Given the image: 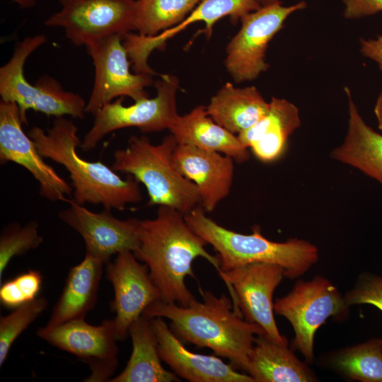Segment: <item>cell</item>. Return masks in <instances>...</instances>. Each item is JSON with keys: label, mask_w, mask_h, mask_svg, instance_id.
Segmentation results:
<instances>
[{"label": "cell", "mask_w": 382, "mask_h": 382, "mask_svg": "<svg viewBox=\"0 0 382 382\" xmlns=\"http://www.w3.org/2000/svg\"><path fill=\"white\" fill-rule=\"evenodd\" d=\"M344 299L349 307L368 304L382 311V277L370 272L361 273Z\"/></svg>", "instance_id": "cell-32"}, {"label": "cell", "mask_w": 382, "mask_h": 382, "mask_svg": "<svg viewBox=\"0 0 382 382\" xmlns=\"http://www.w3.org/2000/svg\"><path fill=\"white\" fill-rule=\"evenodd\" d=\"M301 1L284 6L280 1L243 16L238 32L226 46L225 67L236 83L252 81L269 68L266 52L274 36L292 13L306 8Z\"/></svg>", "instance_id": "cell-9"}, {"label": "cell", "mask_w": 382, "mask_h": 382, "mask_svg": "<svg viewBox=\"0 0 382 382\" xmlns=\"http://www.w3.org/2000/svg\"><path fill=\"white\" fill-rule=\"evenodd\" d=\"M178 143L170 134L158 144L146 136L130 137L125 149L113 153L112 168L132 176L146 189L149 206H165L185 214L201 204L197 186L173 163Z\"/></svg>", "instance_id": "cell-5"}, {"label": "cell", "mask_w": 382, "mask_h": 382, "mask_svg": "<svg viewBox=\"0 0 382 382\" xmlns=\"http://www.w3.org/2000/svg\"><path fill=\"white\" fill-rule=\"evenodd\" d=\"M168 130L179 144L219 152L238 163L250 158L248 149L238 136L215 122L204 105H198L184 115H178Z\"/></svg>", "instance_id": "cell-21"}, {"label": "cell", "mask_w": 382, "mask_h": 382, "mask_svg": "<svg viewBox=\"0 0 382 382\" xmlns=\"http://www.w3.org/2000/svg\"><path fill=\"white\" fill-rule=\"evenodd\" d=\"M233 161L219 152L179 144L173 154L176 169L197 186L200 205L207 212H213L229 194Z\"/></svg>", "instance_id": "cell-19"}, {"label": "cell", "mask_w": 382, "mask_h": 382, "mask_svg": "<svg viewBox=\"0 0 382 382\" xmlns=\"http://www.w3.org/2000/svg\"><path fill=\"white\" fill-rule=\"evenodd\" d=\"M349 309L344 295L328 279L316 276L298 281L289 293L274 303V312L286 318L295 336L291 346L311 364L314 359V337L330 317H343Z\"/></svg>", "instance_id": "cell-7"}, {"label": "cell", "mask_w": 382, "mask_h": 382, "mask_svg": "<svg viewBox=\"0 0 382 382\" xmlns=\"http://www.w3.org/2000/svg\"><path fill=\"white\" fill-rule=\"evenodd\" d=\"M345 91L348 98L347 131L343 142L331 151V158L358 169L382 185V134L365 122L350 89L345 87Z\"/></svg>", "instance_id": "cell-22"}, {"label": "cell", "mask_w": 382, "mask_h": 382, "mask_svg": "<svg viewBox=\"0 0 382 382\" xmlns=\"http://www.w3.org/2000/svg\"><path fill=\"white\" fill-rule=\"evenodd\" d=\"M104 263L91 255L71 267L46 328L76 319H84L95 306Z\"/></svg>", "instance_id": "cell-23"}, {"label": "cell", "mask_w": 382, "mask_h": 382, "mask_svg": "<svg viewBox=\"0 0 382 382\" xmlns=\"http://www.w3.org/2000/svg\"><path fill=\"white\" fill-rule=\"evenodd\" d=\"M374 114L376 115L378 127L382 130V92L379 94L374 107Z\"/></svg>", "instance_id": "cell-35"}, {"label": "cell", "mask_w": 382, "mask_h": 382, "mask_svg": "<svg viewBox=\"0 0 382 382\" xmlns=\"http://www.w3.org/2000/svg\"><path fill=\"white\" fill-rule=\"evenodd\" d=\"M246 373L254 382H312L317 377L288 345H280L265 334L254 342Z\"/></svg>", "instance_id": "cell-24"}, {"label": "cell", "mask_w": 382, "mask_h": 382, "mask_svg": "<svg viewBox=\"0 0 382 382\" xmlns=\"http://www.w3.org/2000/svg\"><path fill=\"white\" fill-rule=\"evenodd\" d=\"M256 1H257V3H258L261 6H267V5L274 4V3H275V2H277V1H279V0H256Z\"/></svg>", "instance_id": "cell-37"}, {"label": "cell", "mask_w": 382, "mask_h": 382, "mask_svg": "<svg viewBox=\"0 0 382 382\" xmlns=\"http://www.w3.org/2000/svg\"><path fill=\"white\" fill-rule=\"evenodd\" d=\"M59 11L47 18L50 27L64 29L74 45L86 47L112 35L135 30L136 0H59Z\"/></svg>", "instance_id": "cell-10"}, {"label": "cell", "mask_w": 382, "mask_h": 382, "mask_svg": "<svg viewBox=\"0 0 382 382\" xmlns=\"http://www.w3.org/2000/svg\"><path fill=\"white\" fill-rule=\"evenodd\" d=\"M45 41L44 35H37L17 44L11 58L0 69L1 100L16 103L22 122L25 125L29 110L56 117L69 115L83 118L86 104L79 94L64 90L50 76H42L32 85L24 76L28 57Z\"/></svg>", "instance_id": "cell-6"}, {"label": "cell", "mask_w": 382, "mask_h": 382, "mask_svg": "<svg viewBox=\"0 0 382 382\" xmlns=\"http://www.w3.org/2000/svg\"><path fill=\"white\" fill-rule=\"evenodd\" d=\"M344 17L359 19L382 11V0H343Z\"/></svg>", "instance_id": "cell-33"}, {"label": "cell", "mask_w": 382, "mask_h": 382, "mask_svg": "<svg viewBox=\"0 0 382 382\" xmlns=\"http://www.w3.org/2000/svg\"><path fill=\"white\" fill-rule=\"evenodd\" d=\"M184 217L190 227L217 253L219 271L253 262H267L283 267L285 277L295 279L307 272L319 258L318 248L309 241L299 238L272 241L262 234L257 226L253 227L250 234L239 233L207 216L201 205Z\"/></svg>", "instance_id": "cell-4"}, {"label": "cell", "mask_w": 382, "mask_h": 382, "mask_svg": "<svg viewBox=\"0 0 382 382\" xmlns=\"http://www.w3.org/2000/svg\"><path fill=\"white\" fill-rule=\"evenodd\" d=\"M139 245L133 253L149 268L161 301L187 306L195 300L185 285L187 276L195 279L192 262L202 257L217 271V256L205 249L207 243L186 222L180 212L159 206L155 218L139 220Z\"/></svg>", "instance_id": "cell-1"}, {"label": "cell", "mask_w": 382, "mask_h": 382, "mask_svg": "<svg viewBox=\"0 0 382 382\" xmlns=\"http://www.w3.org/2000/svg\"><path fill=\"white\" fill-rule=\"evenodd\" d=\"M132 352L124 370L110 382H171L178 376L161 364L158 342L151 318L144 315L133 322L129 329Z\"/></svg>", "instance_id": "cell-26"}, {"label": "cell", "mask_w": 382, "mask_h": 382, "mask_svg": "<svg viewBox=\"0 0 382 382\" xmlns=\"http://www.w3.org/2000/svg\"><path fill=\"white\" fill-rule=\"evenodd\" d=\"M66 202L69 206L59 217L82 237L86 254L107 264L115 254L137 249L139 219H120L105 208L93 212L74 199H67Z\"/></svg>", "instance_id": "cell-16"}, {"label": "cell", "mask_w": 382, "mask_h": 382, "mask_svg": "<svg viewBox=\"0 0 382 382\" xmlns=\"http://www.w3.org/2000/svg\"><path fill=\"white\" fill-rule=\"evenodd\" d=\"M256 0H202L180 23L154 36H143L129 33L125 35L124 45L134 64L137 74H156L148 65L151 52L163 47L166 42L194 23L203 21L207 36L212 33L214 24L228 16L237 22L245 15L260 8Z\"/></svg>", "instance_id": "cell-17"}, {"label": "cell", "mask_w": 382, "mask_h": 382, "mask_svg": "<svg viewBox=\"0 0 382 382\" xmlns=\"http://www.w3.org/2000/svg\"><path fill=\"white\" fill-rule=\"evenodd\" d=\"M337 371L360 382H382V338H372L330 356Z\"/></svg>", "instance_id": "cell-27"}, {"label": "cell", "mask_w": 382, "mask_h": 382, "mask_svg": "<svg viewBox=\"0 0 382 382\" xmlns=\"http://www.w3.org/2000/svg\"><path fill=\"white\" fill-rule=\"evenodd\" d=\"M77 132L71 120L59 117L46 132L33 127L28 135L44 158L62 165L68 170L74 200L78 204L123 210L129 204L140 202L143 197L139 183L132 176L123 179L101 161H88L79 155L77 148L81 142Z\"/></svg>", "instance_id": "cell-3"}, {"label": "cell", "mask_w": 382, "mask_h": 382, "mask_svg": "<svg viewBox=\"0 0 382 382\" xmlns=\"http://www.w3.org/2000/svg\"><path fill=\"white\" fill-rule=\"evenodd\" d=\"M36 335L88 364L91 374L84 381H109L118 367L119 349L113 319L105 320L99 325H91L84 319L73 320L52 328H39Z\"/></svg>", "instance_id": "cell-12"}, {"label": "cell", "mask_w": 382, "mask_h": 382, "mask_svg": "<svg viewBox=\"0 0 382 382\" xmlns=\"http://www.w3.org/2000/svg\"><path fill=\"white\" fill-rule=\"evenodd\" d=\"M16 103L0 101V163H15L30 172L40 185V195L51 202H66L73 187L38 152L33 141L22 128Z\"/></svg>", "instance_id": "cell-14"}, {"label": "cell", "mask_w": 382, "mask_h": 382, "mask_svg": "<svg viewBox=\"0 0 382 382\" xmlns=\"http://www.w3.org/2000/svg\"><path fill=\"white\" fill-rule=\"evenodd\" d=\"M269 108L256 87L237 88L226 83L211 98L206 110L215 122L238 135L265 117Z\"/></svg>", "instance_id": "cell-25"}, {"label": "cell", "mask_w": 382, "mask_h": 382, "mask_svg": "<svg viewBox=\"0 0 382 382\" xmlns=\"http://www.w3.org/2000/svg\"><path fill=\"white\" fill-rule=\"evenodd\" d=\"M39 224L35 221L24 226L12 223L6 226L0 236V282L11 260L37 249L43 242L38 233Z\"/></svg>", "instance_id": "cell-30"}, {"label": "cell", "mask_w": 382, "mask_h": 382, "mask_svg": "<svg viewBox=\"0 0 382 382\" xmlns=\"http://www.w3.org/2000/svg\"><path fill=\"white\" fill-rule=\"evenodd\" d=\"M268 112L255 125L237 136L260 161L270 163L284 152L289 136L301 123L298 108L284 98L272 97Z\"/></svg>", "instance_id": "cell-20"}, {"label": "cell", "mask_w": 382, "mask_h": 382, "mask_svg": "<svg viewBox=\"0 0 382 382\" xmlns=\"http://www.w3.org/2000/svg\"><path fill=\"white\" fill-rule=\"evenodd\" d=\"M199 291L202 302L195 299L183 306L159 300L142 315L169 319L170 329L182 342L209 348L236 369L246 372L255 339L265 334L263 330L245 320L227 296L218 297L211 291Z\"/></svg>", "instance_id": "cell-2"}, {"label": "cell", "mask_w": 382, "mask_h": 382, "mask_svg": "<svg viewBox=\"0 0 382 382\" xmlns=\"http://www.w3.org/2000/svg\"><path fill=\"white\" fill-rule=\"evenodd\" d=\"M151 323L161 360L178 376L190 382H254L219 357L188 350L161 317L151 318Z\"/></svg>", "instance_id": "cell-18"}, {"label": "cell", "mask_w": 382, "mask_h": 382, "mask_svg": "<svg viewBox=\"0 0 382 382\" xmlns=\"http://www.w3.org/2000/svg\"><path fill=\"white\" fill-rule=\"evenodd\" d=\"M155 86L156 96L152 98H145L125 106L122 97L101 108L79 148L88 152L109 133L126 127H137L144 133L169 129L178 116L176 94L179 82L175 76L165 74L155 82Z\"/></svg>", "instance_id": "cell-8"}, {"label": "cell", "mask_w": 382, "mask_h": 382, "mask_svg": "<svg viewBox=\"0 0 382 382\" xmlns=\"http://www.w3.org/2000/svg\"><path fill=\"white\" fill-rule=\"evenodd\" d=\"M359 44L361 54L374 61L382 73V35L376 38H361Z\"/></svg>", "instance_id": "cell-34"}, {"label": "cell", "mask_w": 382, "mask_h": 382, "mask_svg": "<svg viewBox=\"0 0 382 382\" xmlns=\"http://www.w3.org/2000/svg\"><path fill=\"white\" fill-rule=\"evenodd\" d=\"M47 300L38 297L0 318V366L4 363L17 337L46 309Z\"/></svg>", "instance_id": "cell-29"}, {"label": "cell", "mask_w": 382, "mask_h": 382, "mask_svg": "<svg viewBox=\"0 0 382 382\" xmlns=\"http://www.w3.org/2000/svg\"><path fill=\"white\" fill-rule=\"evenodd\" d=\"M133 252L117 254L106 266V278L114 289L110 303L117 340H125L131 325L154 303L161 300L160 292L150 277L146 265L141 264Z\"/></svg>", "instance_id": "cell-15"}, {"label": "cell", "mask_w": 382, "mask_h": 382, "mask_svg": "<svg viewBox=\"0 0 382 382\" xmlns=\"http://www.w3.org/2000/svg\"><path fill=\"white\" fill-rule=\"evenodd\" d=\"M122 39L112 35L86 47L95 67V79L86 112L95 115L118 97L128 96L134 101L148 98L145 88L153 83L152 75L130 72Z\"/></svg>", "instance_id": "cell-13"}, {"label": "cell", "mask_w": 382, "mask_h": 382, "mask_svg": "<svg viewBox=\"0 0 382 382\" xmlns=\"http://www.w3.org/2000/svg\"><path fill=\"white\" fill-rule=\"evenodd\" d=\"M202 0H136L134 28L154 36L180 23Z\"/></svg>", "instance_id": "cell-28"}, {"label": "cell", "mask_w": 382, "mask_h": 382, "mask_svg": "<svg viewBox=\"0 0 382 382\" xmlns=\"http://www.w3.org/2000/svg\"><path fill=\"white\" fill-rule=\"evenodd\" d=\"M14 1L24 7L31 6L35 3V0H14Z\"/></svg>", "instance_id": "cell-36"}, {"label": "cell", "mask_w": 382, "mask_h": 382, "mask_svg": "<svg viewBox=\"0 0 382 382\" xmlns=\"http://www.w3.org/2000/svg\"><path fill=\"white\" fill-rule=\"evenodd\" d=\"M218 272L243 318L258 325L274 342L288 345L277 326L273 303L274 291L285 277L284 268L273 263L253 262Z\"/></svg>", "instance_id": "cell-11"}, {"label": "cell", "mask_w": 382, "mask_h": 382, "mask_svg": "<svg viewBox=\"0 0 382 382\" xmlns=\"http://www.w3.org/2000/svg\"><path fill=\"white\" fill-rule=\"evenodd\" d=\"M42 284L37 270H30L1 284L0 302L7 308H16L37 298Z\"/></svg>", "instance_id": "cell-31"}]
</instances>
